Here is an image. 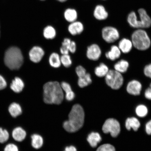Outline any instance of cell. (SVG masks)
I'll return each instance as SVG.
<instances>
[{
  "instance_id": "obj_1",
  "label": "cell",
  "mask_w": 151,
  "mask_h": 151,
  "mask_svg": "<svg viewBox=\"0 0 151 151\" xmlns=\"http://www.w3.org/2000/svg\"><path fill=\"white\" fill-rule=\"evenodd\" d=\"M84 112L81 106H73L69 115V119L64 122L63 127L69 133H74L82 127L84 121Z\"/></svg>"
},
{
  "instance_id": "obj_2",
  "label": "cell",
  "mask_w": 151,
  "mask_h": 151,
  "mask_svg": "<svg viewBox=\"0 0 151 151\" xmlns=\"http://www.w3.org/2000/svg\"><path fill=\"white\" fill-rule=\"evenodd\" d=\"M43 101L47 104L59 105L64 99L63 90L61 84L56 81L46 83L43 87Z\"/></svg>"
},
{
  "instance_id": "obj_3",
  "label": "cell",
  "mask_w": 151,
  "mask_h": 151,
  "mask_svg": "<svg viewBox=\"0 0 151 151\" xmlns=\"http://www.w3.org/2000/svg\"><path fill=\"white\" fill-rule=\"evenodd\" d=\"M4 61L5 65L12 70H18L23 63V55L19 48L12 47L7 49L5 54Z\"/></svg>"
},
{
  "instance_id": "obj_4",
  "label": "cell",
  "mask_w": 151,
  "mask_h": 151,
  "mask_svg": "<svg viewBox=\"0 0 151 151\" xmlns=\"http://www.w3.org/2000/svg\"><path fill=\"white\" fill-rule=\"evenodd\" d=\"M139 19L138 18L136 14L132 12L128 14L127 22L132 27L134 28H148L151 26V19L148 16L146 10L143 9H139Z\"/></svg>"
},
{
  "instance_id": "obj_5",
  "label": "cell",
  "mask_w": 151,
  "mask_h": 151,
  "mask_svg": "<svg viewBox=\"0 0 151 151\" xmlns=\"http://www.w3.org/2000/svg\"><path fill=\"white\" fill-rule=\"evenodd\" d=\"M132 38V44L137 50H145L150 47V39L145 30L139 29L134 32Z\"/></svg>"
},
{
  "instance_id": "obj_6",
  "label": "cell",
  "mask_w": 151,
  "mask_h": 151,
  "mask_svg": "<svg viewBox=\"0 0 151 151\" xmlns=\"http://www.w3.org/2000/svg\"><path fill=\"white\" fill-rule=\"evenodd\" d=\"M105 81L107 84L112 89L118 90L122 86L124 78L121 73L110 70L105 76Z\"/></svg>"
},
{
  "instance_id": "obj_7",
  "label": "cell",
  "mask_w": 151,
  "mask_h": 151,
  "mask_svg": "<svg viewBox=\"0 0 151 151\" xmlns=\"http://www.w3.org/2000/svg\"><path fill=\"white\" fill-rule=\"evenodd\" d=\"M104 133H110L111 136L116 137L119 134L120 125L117 120L113 118H109L106 120L102 127Z\"/></svg>"
},
{
  "instance_id": "obj_8",
  "label": "cell",
  "mask_w": 151,
  "mask_h": 151,
  "mask_svg": "<svg viewBox=\"0 0 151 151\" xmlns=\"http://www.w3.org/2000/svg\"><path fill=\"white\" fill-rule=\"evenodd\" d=\"M102 35L103 39L109 43L115 42L119 37V34L117 29L111 26L104 28L102 31Z\"/></svg>"
},
{
  "instance_id": "obj_9",
  "label": "cell",
  "mask_w": 151,
  "mask_h": 151,
  "mask_svg": "<svg viewBox=\"0 0 151 151\" xmlns=\"http://www.w3.org/2000/svg\"><path fill=\"white\" fill-rule=\"evenodd\" d=\"M44 54V50L40 47H34L29 52L30 59L34 63H38L42 60Z\"/></svg>"
},
{
  "instance_id": "obj_10",
  "label": "cell",
  "mask_w": 151,
  "mask_h": 151,
  "mask_svg": "<svg viewBox=\"0 0 151 151\" xmlns=\"http://www.w3.org/2000/svg\"><path fill=\"white\" fill-rule=\"evenodd\" d=\"M101 50L98 45L93 44L88 48L87 56L88 59L96 61L99 59L101 55Z\"/></svg>"
},
{
  "instance_id": "obj_11",
  "label": "cell",
  "mask_w": 151,
  "mask_h": 151,
  "mask_svg": "<svg viewBox=\"0 0 151 151\" xmlns=\"http://www.w3.org/2000/svg\"><path fill=\"white\" fill-rule=\"evenodd\" d=\"M141 83L137 80H133L128 83L127 87L128 93L134 96L139 95L142 89Z\"/></svg>"
},
{
  "instance_id": "obj_12",
  "label": "cell",
  "mask_w": 151,
  "mask_h": 151,
  "mask_svg": "<svg viewBox=\"0 0 151 151\" xmlns=\"http://www.w3.org/2000/svg\"><path fill=\"white\" fill-rule=\"evenodd\" d=\"M27 135V132L25 129L20 126L14 128L11 133L13 139L17 142H22L24 140Z\"/></svg>"
},
{
  "instance_id": "obj_13",
  "label": "cell",
  "mask_w": 151,
  "mask_h": 151,
  "mask_svg": "<svg viewBox=\"0 0 151 151\" xmlns=\"http://www.w3.org/2000/svg\"><path fill=\"white\" fill-rule=\"evenodd\" d=\"M24 85L23 81L19 77H16L9 86L11 90L16 93H21L24 89Z\"/></svg>"
},
{
  "instance_id": "obj_14",
  "label": "cell",
  "mask_w": 151,
  "mask_h": 151,
  "mask_svg": "<svg viewBox=\"0 0 151 151\" xmlns=\"http://www.w3.org/2000/svg\"><path fill=\"white\" fill-rule=\"evenodd\" d=\"M94 16L97 19L102 20L106 19L108 17V13L102 5H98L94 11Z\"/></svg>"
},
{
  "instance_id": "obj_15",
  "label": "cell",
  "mask_w": 151,
  "mask_h": 151,
  "mask_svg": "<svg viewBox=\"0 0 151 151\" xmlns=\"http://www.w3.org/2000/svg\"><path fill=\"white\" fill-rule=\"evenodd\" d=\"M8 111L11 116L14 118L17 117L22 113V106L16 102H13L9 105Z\"/></svg>"
},
{
  "instance_id": "obj_16",
  "label": "cell",
  "mask_w": 151,
  "mask_h": 151,
  "mask_svg": "<svg viewBox=\"0 0 151 151\" xmlns=\"http://www.w3.org/2000/svg\"><path fill=\"white\" fill-rule=\"evenodd\" d=\"M83 25L81 22H71L68 27V31L71 35H79L83 31Z\"/></svg>"
},
{
  "instance_id": "obj_17",
  "label": "cell",
  "mask_w": 151,
  "mask_h": 151,
  "mask_svg": "<svg viewBox=\"0 0 151 151\" xmlns=\"http://www.w3.org/2000/svg\"><path fill=\"white\" fill-rule=\"evenodd\" d=\"M125 126L128 131H130L131 128L134 131H137L140 126V123L137 118L132 117L128 118L125 122Z\"/></svg>"
},
{
  "instance_id": "obj_18",
  "label": "cell",
  "mask_w": 151,
  "mask_h": 151,
  "mask_svg": "<svg viewBox=\"0 0 151 151\" xmlns=\"http://www.w3.org/2000/svg\"><path fill=\"white\" fill-rule=\"evenodd\" d=\"M101 137L97 132H92L88 136L87 141L91 146L93 148L97 147L98 143L101 141Z\"/></svg>"
},
{
  "instance_id": "obj_19",
  "label": "cell",
  "mask_w": 151,
  "mask_h": 151,
  "mask_svg": "<svg viewBox=\"0 0 151 151\" xmlns=\"http://www.w3.org/2000/svg\"><path fill=\"white\" fill-rule=\"evenodd\" d=\"M120 55L121 50L119 47L116 46L111 47L110 50L105 54L106 58L111 61H114L118 59Z\"/></svg>"
},
{
  "instance_id": "obj_20",
  "label": "cell",
  "mask_w": 151,
  "mask_h": 151,
  "mask_svg": "<svg viewBox=\"0 0 151 151\" xmlns=\"http://www.w3.org/2000/svg\"><path fill=\"white\" fill-rule=\"evenodd\" d=\"M133 44L131 41L127 39H122L119 43V48L124 53H127L132 50Z\"/></svg>"
},
{
  "instance_id": "obj_21",
  "label": "cell",
  "mask_w": 151,
  "mask_h": 151,
  "mask_svg": "<svg viewBox=\"0 0 151 151\" xmlns=\"http://www.w3.org/2000/svg\"><path fill=\"white\" fill-rule=\"evenodd\" d=\"M61 86L62 90L65 92V98L68 101H71L74 99L75 94L72 90L69 84L65 82H62Z\"/></svg>"
},
{
  "instance_id": "obj_22",
  "label": "cell",
  "mask_w": 151,
  "mask_h": 151,
  "mask_svg": "<svg viewBox=\"0 0 151 151\" xmlns=\"http://www.w3.org/2000/svg\"><path fill=\"white\" fill-rule=\"evenodd\" d=\"M31 145L35 149L40 148L43 144V139L40 135L34 134L31 136Z\"/></svg>"
},
{
  "instance_id": "obj_23",
  "label": "cell",
  "mask_w": 151,
  "mask_h": 151,
  "mask_svg": "<svg viewBox=\"0 0 151 151\" xmlns=\"http://www.w3.org/2000/svg\"><path fill=\"white\" fill-rule=\"evenodd\" d=\"M129 65V63L127 61L122 60L115 64L114 68L115 70L118 72L124 73L127 71Z\"/></svg>"
},
{
  "instance_id": "obj_24",
  "label": "cell",
  "mask_w": 151,
  "mask_h": 151,
  "mask_svg": "<svg viewBox=\"0 0 151 151\" xmlns=\"http://www.w3.org/2000/svg\"><path fill=\"white\" fill-rule=\"evenodd\" d=\"M49 63L52 67L59 68L61 64L59 55L56 53H52L49 58Z\"/></svg>"
},
{
  "instance_id": "obj_25",
  "label": "cell",
  "mask_w": 151,
  "mask_h": 151,
  "mask_svg": "<svg viewBox=\"0 0 151 151\" xmlns=\"http://www.w3.org/2000/svg\"><path fill=\"white\" fill-rule=\"evenodd\" d=\"M64 16L68 22H73L76 21L77 17L76 11L74 9H66Z\"/></svg>"
},
{
  "instance_id": "obj_26",
  "label": "cell",
  "mask_w": 151,
  "mask_h": 151,
  "mask_svg": "<svg viewBox=\"0 0 151 151\" xmlns=\"http://www.w3.org/2000/svg\"><path fill=\"white\" fill-rule=\"evenodd\" d=\"M108 67L105 64L101 63L95 69V73L97 76L100 77L105 76L109 71Z\"/></svg>"
},
{
  "instance_id": "obj_27",
  "label": "cell",
  "mask_w": 151,
  "mask_h": 151,
  "mask_svg": "<svg viewBox=\"0 0 151 151\" xmlns=\"http://www.w3.org/2000/svg\"><path fill=\"white\" fill-rule=\"evenodd\" d=\"M72 41L70 39L65 38L62 43V46L60 48V52L62 55L69 54L70 52Z\"/></svg>"
},
{
  "instance_id": "obj_28",
  "label": "cell",
  "mask_w": 151,
  "mask_h": 151,
  "mask_svg": "<svg viewBox=\"0 0 151 151\" xmlns=\"http://www.w3.org/2000/svg\"><path fill=\"white\" fill-rule=\"evenodd\" d=\"M91 76L89 73H86L84 76L79 78L78 85L81 88H84L91 83Z\"/></svg>"
},
{
  "instance_id": "obj_29",
  "label": "cell",
  "mask_w": 151,
  "mask_h": 151,
  "mask_svg": "<svg viewBox=\"0 0 151 151\" xmlns=\"http://www.w3.org/2000/svg\"><path fill=\"white\" fill-rule=\"evenodd\" d=\"M56 35L55 30L51 26H47L43 30V35L47 39H54Z\"/></svg>"
},
{
  "instance_id": "obj_30",
  "label": "cell",
  "mask_w": 151,
  "mask_h": 151,
  "mask_svg": "<svg viewBox=\"0 0 151 151\" xmlns=\"http://www.w3.org/2000/svg\"><path fill=\"white\" fill-rule=\"evenodd\" d=\"M136 113L138 116L143 118L146 116L148 113V109L146 106L143 105H140L137 107L135 110Z\"/></svg>"
},
{
  "instance_id": "obj_31",
  "label": "cell",
  "mask_w": 151,
  "mask_h": 151,
  "mask_svg": "<svg viewBox=\"0 0 151 151\" xmlns=\"http://www.w3.org/2000/svg\"><path fill=\"white\" fill-rule=\"evenodd\" d=\"M9 137V132L6 129L0 127V143L4 144L8 141Z\"/></svg>"
},
{
  "instance_id": "obj_32",
  "label": "cell",
  "mask_w": 151,
  "mask_h": 151,
  "mask_svg": "<svg viewBox=\"0 0 151 151\" xmlns=\"http://www.w3.org/2000/svg\"><path fill=\"white\" fill-rule=\"evenodd\" d=\"M61 58V63L64 67L66 68H68L71 65L72 61L70 57L69 54H64L60 57Z\"/></svg>"
},
{
  "instance_id": "obj_33",
  "label": "cell",
  "mask_w": 151,
  "mask_h": 151,
  "mask_svg": "<svg viewBox=\"0 0 151 151\" xmlns=\"http://www.w3.org/2000/svg\"><path fill=\"white\" fill-rule=\"evenodd\" d=\"M96 151H116L114 147L109 144H105L99 147Z\"/></svg>"
},
{
  "instance_id": "obj_34",
  "label": "cell",
  "mask_w": 151,
  "mask_h": 151,
  "mask_svg": "<svg viewBox=\"0 0 151 151\" xmlns=\"http://www.w3.org/2000/svg\"><path fill=\"white\" fill-rule=\"evenodd\" d=\"M4 151H19L17 146L14 143H9L6 145L4 149Z\"/></svg>"
},
{
  "instance_id": "obj_35",
  "label": "cell",
  "mask_w": 151,
  "mask_h": 151,
  "mask_svg": "<svg viewBox=\"0 0 151 151\" xmlns=\"http://www.w3.org/2000/svg\"><path fill=\"white\" fill-rule=\"evenodd\" d=\"M76 72L79 78L84 76L87 73L86 69L81 65H79L76 67Z\"/></svg>"
},
{
  "instance_id": "obj_36",
  "label": "cell",
  "mask_w": 151,
  "mask_h": 151,
  "mask_svg": "<svg viewBox=\"0 0 151 151\" xmlns=\"http://www.w3.org/2000/svg\"><path fill=\"white\" fill-rule=\"evenodd\" d=\"M7 87L6 81L4 77L0 75V91L5 89Z\"/></svg>"
},
{
  "instance_id": "obj_37",
  "label": "cell",
  "mask_w": 151,
  "mask_h": 151,
  "mask_svg": "<svg viewBox=\"0 0 151 151\" xmlns=\"http://www.w3.org/2000/svg\"><path fill=\"white\" fill-rule=\"evenodd\" d=\"M144 73L146 76L151 79V64L146 66L144 69Z\"/></svg>"
},
{
  "instance_id": "obj_38",
  "label": "cell",
  "mask_w": 151,
  "mask_h": 151,
  "mask_svg": "<svg viewBox=\"0 0 151 151\" xmlns=\"http://www.w3.org/2000/svg\"><path fill=\"white\" fill-rule=\"evenodd\" d=\"M146 131L148 135H151V120L146 124Z\"/></svg>"
},
{
  "instance_id": "obj_39",
  "label": "cell",
  "mask_w": 151,
  "mask_h": 151,
  "mask_svg": "<svg viewBox=\"0 0 151 151\" xmlns=\"http://www.w3.org/2000/svg\"><path fill=\"white\" fill-rule=\"evenodd\" d=\"M145 97L147 99L151 100V88H147L145 92Z\"/></svg>"
},
{
  "instance_id": "obj_40",
  "label": "cell",
  "mask_w": 151,
  "mask_h": 151,
  "mask_svg": "<svg viewBox=\"0 0 151 151\" xmlns=\"http://www.w3.org/2000/svg\"><path fill=\"white\" fill-rule=\"evenodd\" d=\"M64 151H77V150L75 147L70 146L66 147Z\"/></svg>"
},
{
  "instance_id": "obj_41",
  "label": "cell",
  "mask_w": 151,
  "mask_h": 151,
  "mask_svg": "<svg viewBox=\"0 0 151 151\" xmlns=\"http://www.w3.org/2000/svg\"><path fill=\"white\" fill-rule=\"evenodd\" d=\"M57 1L61 2H63L65 1H67V0H57Z\"/></svg>"
},
{
  "instance_id": "obj_42",
  "label": "cell",
  "mask_w": 151,
  "mask_h": 151,
  "mask_svg": "<svg viewBox=\"0 0 151 151\" xmlns=\"http://www.w3.org/2000/svg\"><path fill=\"white\" fill-rule=\"evenodd\" d=\"M150 88H151V83L150 84Z\"/></svg>"
},
{
  "instance_id": "obj_43",
  "label": "cell",
  "mask_w": 151,
  "mask_h": 151,
  "mask_svg": "<svg viewBox=\"0 0 151 151\" xmlns=\"http://www.w3.org/2000/svg\"><path fill=\"white\" fill-rule=\"evenodd\" d=\"M41 1H43V0H41Z\"/></svg>"
}]
</instances>
